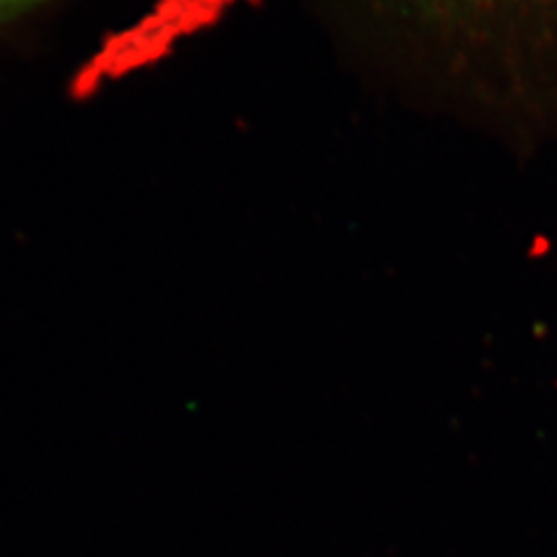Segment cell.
<instances>
[{"mask_svg":"<svg viewBox=\"0 0 557 557\" xmlns=\"http://www.w3.org/2000/svg\"><path fill=\"white\" fill-rule=\"evenodd\" d=\"M0 21H4V9H2V0H0Z\"/></svg>","mask_w":557,"mask_h":557,"instance_id":"obj_1","label":"cell"}]
</instances>
